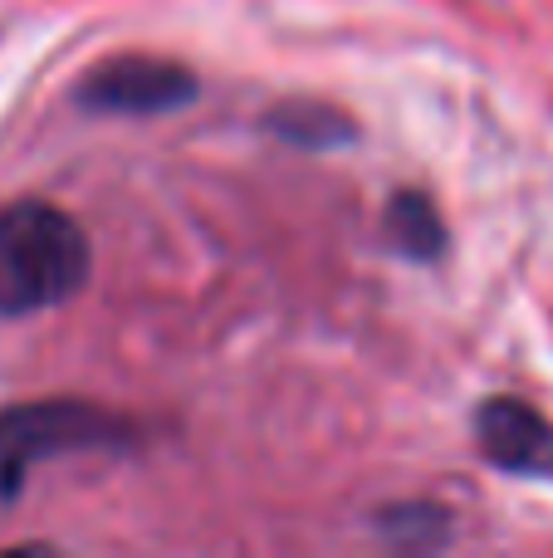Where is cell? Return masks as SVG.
Segmentation results:
<instances>
[{
  "label": "cell",
  "instance_id": "1",
  "mask_svg": "<svg viewBox=\"0 0 553 558\" xmlns=\"http://www.w3.org/2000/svg\"><path fill=\"white\" fill-rule=\"evenodd\" d=\"M84 226L49 202H15L0 211V318L59 308L88 284Z\"/></svg>",
  "mask_w": 553,
  "mask_h": 558
},
{
  "label": "cell",
  "instance_id": "2",
  "mask_svg": "<svg viewBox=\"0 0 553 558\" xmlns=\"http://www.w3.org/2000/svg\"><path fill=\"white\" fill-rule=\"evenodd\" d=\"M143 446V426L118 416L98 402L78 397H49V402H20L0 412V510L20 500L29 471L54 456L78 451H133Z\"/></svg>",
  "mask_w": 553,
  "mask_h": 558
},
{
  "label": "cell",
  "instance_id": "3",
  "mask_svg": "<svg viewBox=\"0 0 553 558\" xmlns=\"http://www.w3.org/2000/svg\"><path fill=\"white\" fill-rule=\"evenodd\" d=\"M196 98L201 78L162 54H108L74 88V104L98 118H162Z\"/></svg>",
  "mask_w": 553,
  "mask_h": 558
},
{
  "label": "cell",
  "instance_id": "4",
  "mask_svg": "<svg viewBox=\"0 0 553 558\" xmlns=\"http://www.w3.org/2000/svg\"><path fill=\"white\" fill-rule=\"evenodd\" d=\"M476 451L495 471L525 475V481H553V422L525 397H486L470 416Z\"/></svg>",
  "mask_w": 553,
  "mask_h": 558
},
{
  "label": "cell",
  "instance_id": "5",
  "mask_svg": "<svg viewBox=\"0 0 553 558\" xmlns=\"http://www.w3.org/2000/svg\"><path fill=\"white\" fill-rule=\"evenodd\" d=\"M260 123L265 133H274L290 147H304V153H333V147H348L358 137V123L323 98H280L274 108H265Z\"/></svg>",
  "mask_w": 553,
  "mask_h": 558
},
{
  "label": "cell",
  "instance_id": "6",
  "mask_svg": "<svg viewBox=\"0 0 553 558\" xmlns=\"http://www.w3.org/2000/svg\"><path fill=\"white\" fill-rule=\"evenodd\" d=\"M382 235H388L392 251L411 265H437L451 245L441 206L431 202L427 192H417V186H407V192H397L388 202V211H382Z\"/></svg>",
  "mask_w": 553,
  "mask_h": 558
},
{
  "label": "cell",
  "instance_id": "7",
  "mask_svg": "<svg viewBox=\"0 0 553 558\" xmlns=\"http://www.w3.org/2000/svg\"><path fill=\"white\" fill-rule=\"evenodd\" d=\"M378 530L397 549H437V544L451 539V514L431 500H402V505H382Z\"/></svg>",
  "mask_w": 553,
  "mask_h": 558
}]
</instances>
